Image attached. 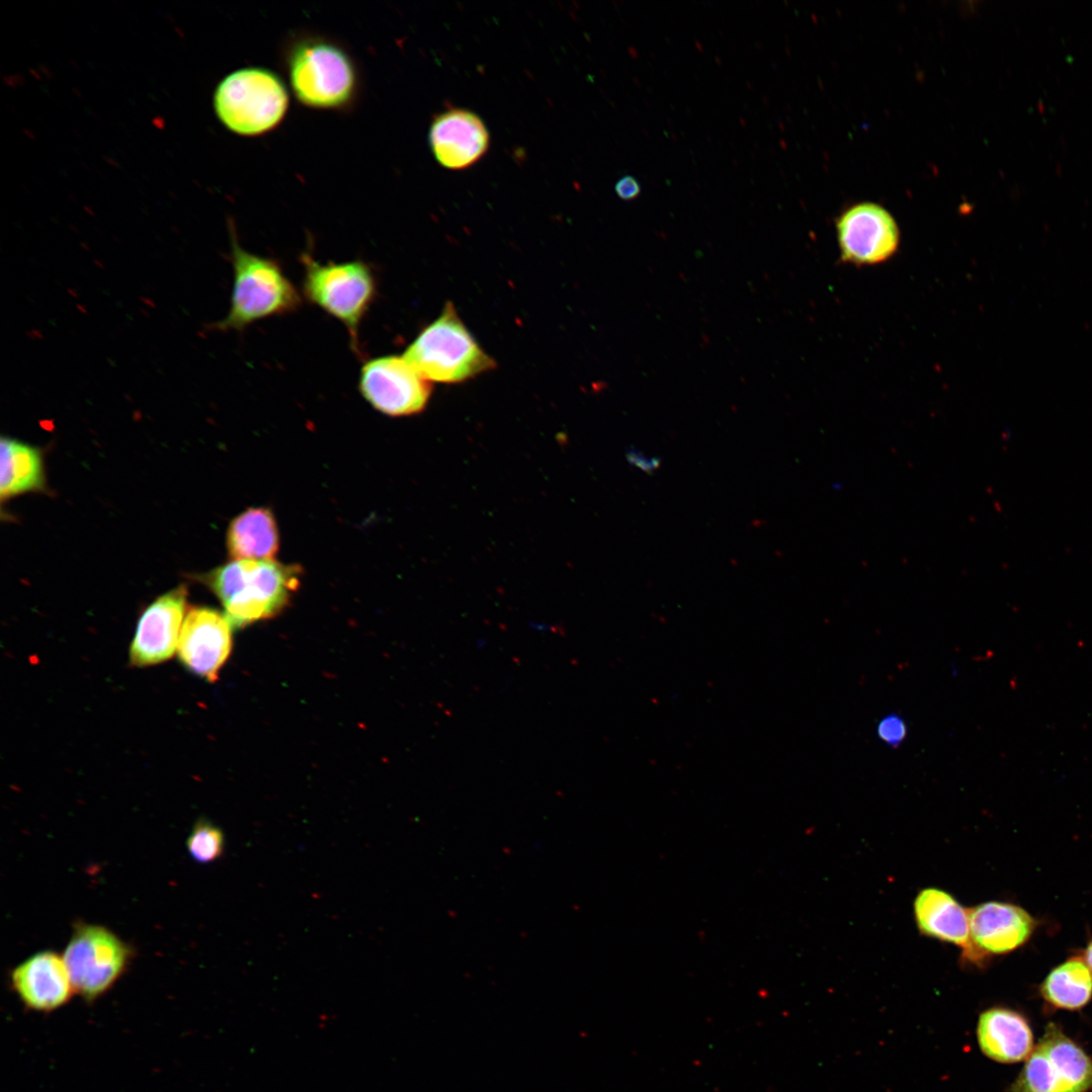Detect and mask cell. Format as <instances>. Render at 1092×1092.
<instances>
[{"instance_id":"cell-1","label":"cell","mask_w":1092,"mask_h":1092,"mask_svg":"<svg viewBox=\"0 0 1092 1092\" xmlns=\"http://www.w3.org/2000/svg\"><path fill=\"white\" fill-rule=\"evenodd\" d=\"M300 568L274 559L232 560L203 576L233 627L280 614L299 585Z\"/></svg>"},{"instance_id":"cell-2","label":"cell","mask_w":1092,"mask_h":1092,"mask_svg":"<svg viewBox=\"0 0 1092 1092\" xmlns=\"http://www.w3.org/2000/svg\"><path fill=\"white\" fill-rule=\"evenodd\" d=\"M230 237L234 270L231 304L226 315L211 329L242 331L257 321L295 311L301 297L279 263L242 248L233 225Z\"/></svg>"},{"instance_id":"cell-3","label":"cell","mask_w":1092,"mask_h":1092,"mask_svg":"<svg viewBox=\"0 0 1092 1092\" xmlns=\"http://www.w3.org/2000/svg\"><path fill=\"white\" fill-rule=\"evenodd\" d=\"M286 67L296 99L315 109H342L358 89L355 63L346 50L323 37L296 40L288 49Z\"/></svg>"},{"instance_id":"cell-4","label":"cell","mask_w":1092,"mask_h":1092,"mask_svg":"<svg viewBox=\"0 0 1092 1092\" xmlns=\"http://www.w3.org/2000/svg\"><path fill=\"white\" fill-rule=\"evenodd\" d=\"M403 357L429 381L455 383L494 368V360L478 345L447 302L440 316L424 328Z\"/></svg>"},{"instance_id":"cell-5","label":"cell","mask_w":1092,"mask_h":1092,"mask_svg":"<svg viewBox=\"0 0 1092 1092\" xmlns=\"http://www.w3.org/2000/svg\"><path fill=\"white\" fill-rule=\"evenodd\" d=\"M289 105L281 78L263 67L239 69L224 77L213 95L215 113L230 130L245 136L264 134L283 120Z\"/></svg>"},{"instance_id":"cell-6","label":"cell","mask_w":1092,"mask_h":1092,"mask_svg":"<svg viewBox=\"0 0 1092 1092\" xmlns=\"http://www.w3.org/2000/svg\"><path fill=\"white\" fill-rule=\"evenodd\" d=\"M300 261L303 295L346 327L351 347L359 353V328L377 289L371 267L361 260L321 263L307 253Z\"/></svg>"},{"instance_id":"cell-7","label":"cell","mask_w":1092,"mask_h":1092,"mask_svg":"<svg viewBox=\"0 0 1092 1092\" xmlns=\"http://www.w3.org/2000/svg\"><path fill=\"white\" fill-rule=\"evenodd\" d=\"M1092 1058L1063 1028L1049 1023L1009 1092H1090Z\"/></svg>"},{"instance_id":"cell-8","label":"cell","mask_w":1092,"mask_h":1092,"mask_svg":"<svg viewBox=\"0 0 1092 1092\" xmlns=\"http://www.w3.org/2000/svg\"><path fill=\"white\" fill-rule=\"evenodd\" d=\"M132 956L131 946L110 929L80 922L74 926L63 959L75 994L93 1001L113 987Z\"/></svg>"},{"instance_id":"cell-9","label":"cell","mask_w":1092,"mask_h":1092,"mask_svg":"<svg viewBox=\"0 0 1092 1092\" xmlns=\"http://www.w3.org/2000/svg\"><path fill=\"white\" fill-rule=\"evenodd\" d=\"M359 389L378 412L390 417L421 413L432 393V385L403 356L387 355L370 359L360 371Z\"/></svg>"},{"instance_id":"cell-10","label":"cell","mask_w":1092,"mask_h":1092,"mask_svg":"<svg viewBox=\"0 0 1092 1092\" xmlns=\"http://www.w3.org/2000/svg\"><path fill=\"white\" fill-rule=\"evenodd\" d=\"M970 914V946L961 956L966 967L984 968L994 957L1023 946L1036 928V920L1024 908L1009 902L987 901Z\"/></svg>"},{"instance_id":"cell-11","label":"cell","mask_w":1092,"mask_h":1092,"mask_svg":"<svg viewBox=\"0 0 1092 1092\" xmlns=\"http://www.w3.org/2000/svg\"><path fill=\"white\" fill-rule=\"evenodd\" d=\"M837 242L842 261L857 266L884 263L892 258L900 243L896 220L881 205L854 204L836 221Z\"/></svg>"},{"instance_id":"cell-12","label":"cell","mask_w":1092,"mask_h":1092,"mask_svg":"<svg viewBox=\"0 0 1092 1092\" xmlns=\"http://www.w3.org/2000/svg\"><path fill=\"white\" fill-rule=\"evenodd\" d=\"M232 629L229 619L217 610L191 608L177 646L180 662L195 675L215 681L233 648Z\"/></svg>"},{"instance_id":"cell-13","label":"cell","mask_w":1092,"mask_h":1092,"mask_svg":"<svg viewBox=\"0 0 1092 1092\" xmlns=\"http://www.w3.org/2000/svg\"><path fill=\"white\" fill-rule=\"evenodd\" d=\"M184 584L157 598L141 615L129 648V662L145 667L164 662L175 652L186 608Z\"/></svg>"},{"instance_id":"cell-14","label":"cell","mask_w":1092,"mask_h":1092,"mask_svg":"<svg viewBox=\"0 0 1092 1092\" xmlns=\"http://www.w3.org/2000/svg\"><path fill=\"white\" fill-rule=\"evenodd\" d=\"M10 985L24 1006L51 1012L75 994L63 957L53 950L33 953L10 973Z\"/></svg>"},{"instance_id":"cell-15","label":"cell","mask_w":1092,"mask_h":1092,"mask_svg":"<svg viewBox=\"0 0 1092 1092\" xmlns=\"http://www.w3.org/2000/svg\"><path fill=\"white\" fill-rule=\"evenodd\" d=\"M436 160L450 170H462L480 160L489 145V134L475 113L452 108L438 114L429 133Z\"/></svg>"},{"instance_id":"cell-16","label":"cell","mask_w":1092,"mask_h":1092,"mask_svg":"<svg viewBox=\"0 0 1092 1092\" xmlns=\"http://www.w3.org/2000/svg\"><path fill=\"white\" fill-rule=\"evenodd\" d=\"M977 1038L981 1052L1001 1064L1025 1061L1035 1045L1029 1020L1006 1006H993L980 1014Z\"/></svg>"},{"instance_id":"cell-17","label":"cell","mask_w":1092,"mask_h":1092,"mask_svg":"<svg viewBox=\"0 0 1092 1092\" xmlns=\"http://www.w3.org/2000/svg\"><path fill=\"white\" fill-rule=\"evenodd\" d=\"M916 927L922 936L953 944L961 956L970 946V914L949 892L937 887L921 889L913 902Z\"/></svg>"},{"instance_id":"cell-18","label":"cell","mask_w":1092,"mask_h":1092,"mask_svg":"<svg viewBox=\"0 0 1092 1092\" xmlns=\"http://www.w3.org/2000/svg\"><path fill=\"white\" fill-rule=\"evenodd\" d=\"M226 548L233 560H272L279 549V532L272 512L250 508L230 523Z\"/></svg>"},{"instance_id":"cell-19","label":"cell","mask_w":1092,"mask_h":1092,"mask_svg":"<svg viewBox=\"0 0 1092 1092\" xmlns=\"http://www.w3.org/2000/svg\"><path fill=\"white\" fill-rule=\"evenodd\" d=\"M0 452L1 502L21 493L43 490L44 470L38 448L3 436Z\"/></svg>"},{"instance_id":"cell-20","label":"cell","mask_w":1092,"mask_h":1092,"mask_svg":"<svg viewBox=\"0 0 1092 1092\" xmlns=\"http://www.w3.org/2000/svg\"><path fill=\"white\" fill-rule=\"evenodd\" d=\"M1038 992L1052 1009L1081 1010L1092 1000V970L1082 957H1071L1051 970Z\"/></svg>"},{"instance_id":"cell-21","label":"cell","mask_w":1092,"mask_h":1092,"mask_svg":"<svg viewBox=\"0 0 1092 1092\" xmlns=\"http://www.w3.org/2000/svg\"><path fill=\"white\" fill-rule=\"evenodd\" d=\"M189 855L199 863L217 860L224 852V834L222 830L206 819H199L186 839Z\"/></svg>"},{"instance_id":"cell-22","label":"cell","mask_w":1092,"mask_h":1092,"mask_svg":"<svg viewBox=\"0 0 1092 1092\" xmlns=\"http://www.w3.org/2000/svg\"><path fill=\"white\" fill-rule=\"evenodd\" d=\"M877 735L883 743L898 747L907 736V724L899 714H888L879 721Z\"/></svg>"},{"instance_id":"cell-23","label":"cell","mask_w":1092,"mask_h":1092,"mask_svg":"<svg viewBox=\"0 0 1092 1092\" xmlns=\"http://www.w3.org/2000/svg\"><path fill=\"white\" fill-rule=\"evenodd\" d=\"M628 461L640 470L651 473L660 466V459L657 457H647L637 449L630 448L627 452Z\"/></svg>"},{"instance_id":"cell-24","label":"cell","mask_w":1092,"mask_h":1092,"mask_svg":"<svg viewBox=\"0 0 1092 1092\" xmlns=\"http://www.w3.org/2000/svg\"><path fill=\"white\" fill-rule=\"evenodd\" d=\"M641 188L639 182L633 176L622 177L615 185L616 194L623 200H632L638 197Z\"/></svg>"},{"instance_id":"cell-25","label":"cell","mask_w":1092,"mask_h":1092,"mask_svg":"<svg viewBox=\"0 0 1092 1092\" xmlns=\"http://www.w3.org/2000/svg\"><path fill=\"white\" fill-rule=\"evenodd\" d=\"M1082 958L1084 959L1088 967L1092 970V940L1087 944L1086 948L1084 949Z\"/></svg>"},{"instance_id":"cell-26","label":"cell","mask_w":1092,"mask_h":1092,"mask_svg":"<svg viewBox=\"0 0 1092 1092\" xmlns=\"http://www.w3.org/2000/svg\"><path fill=\"white\" fill-rule=\"evenodd\" d=\"M487 645H488V639H486V638H477L475 640V647H476L477 650L485 649L487 647Z\"/></svg>"},{"instance_id":"cell-27","label":"cell","mask_w":1092,"mask_h":1092,"mask_svg":"<svg viewBox=\"0 0 1092 1092\" xmlns=\"http://www.w3.org/2000/svg\"><path fill=\"white\" fill-rule=\"evenodd\" d=\"M532 628L538 632H547L550 629L548 626H545L543 624H532Z\"/></svg>"}]
</instances>
